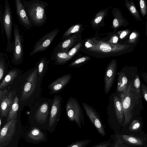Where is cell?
Listing matches in <instances>:
<instances>
[{
	"mask_svg": "<svg viewBox=\"0 0 147 147\" xmlns=\"http://www.w3.org/2000/svg\"><path fill=\"white\" fill-rule=\"evenodd\" d=\"M96 37L93 47L90 49L83 52L89 56L94 57L104 58L117 56L130 46L122 44L115 45H109L100 40L99 36Z\"/></svg>",
	"mask_w": 147,
	"mask_h": 147,
	"instance_id": "1",
	"label": "cell"
},
{
	"mask_svg": "<svg viewBox=\"0 0 147 147\" xmlns=\"http://www.w3.org/2000/svg\"><path fill=\"white\" fill-rule=\"evenodd\" d=\"M22 2L32 25L38 27L42 26L47 19L45 9L48 4L40 0H24Z\"/></svg>",
	"mask_w": 147,
	"mask_h": 147,
	"instance_id": "2",
	"label": "cell"
},
{
	"mask_svg": "<svg viewBox=\"0 0 147 147\" xmlns=\"http://www.w3.org/2000/svg\"><path fill=\"white\" fill-rule=\"evenodd\" d=\"M121 100L123 110L124 121L123 126L129 123L133 116V111L138 102L134 88L130 82L125 91L120 94Z\"/></svg>",
	"mask_w": 147,
	"mask_h": 147,
	"instance_id": "3",
	"label": "cell"
},
{
	"mask_svg": "<svg viewBox=\"0 0 147 147\" xmlns=\"http://www.w3.org/2000/svg\"><path fill=\"white\" fill-rule=\"evenodd\" d=\"M67 115L68 119L75 122L80 128L84 124V117L83 111L78 100L74 97H70L66 105Z\"/></svg>",
	"mask_w": 147,
	"mask_h": 147,
	"instance_id": "4",
	"label": "cell"
},
{
	"mask_svg": "<svg viewBox=\"0 0 147 147\" xmlns=\"http://www.w3.org/2000/svg\"><path fill=\"white\" fill-rule=\"evenodd\" d=\"M3 23L7 41V50L11 53L13 51L14 45L11 41L13 20L12 12L9 3L7 0L5 1L3 13Z\"/></svg>",
	"mask_w": 147,
	"mask_h": 147,
	"instance_id": "5",
	"label": "cell"
},
{
	"mask_svg": "<svg viewBox=\"0 0 147 147\" xmlns=\"http://www.w3.org/2000/svg\"><path fill=\"white\" fill-rule=\"evenodd\" d=\"M59 31V29H54L41 37L36 42L30 55L32 56L38 52L46 50L50 45Z\"/></svg>",
	"mask_w": 147,
	"mask_h": 147,
	"instance_id": "6",
	"label": "cell"
},
{
	"mask_svg": "<svg viewBox=\"0 0 147 147\" xmlns=\"http://www.w3.org/2000/svg\"><path fill=\"white\" fill-rule=\"evenodd\" d=\"M82 105L86 114L98 132L102 136H105L106 134L105 127L98 112L85 102L82 103Z\"/></svg>",
	"mask_w": 147,
	"mask_h": 147,
	"instance_id": "7",
	"label": "cell"
},
{
	"mask_svg": "<svg viewBox=\"0 0 147 147\" xmlns=\"http://www.w3.org/2000/svg\"><path fill=\"white\" fill-rule=\"evenodd\" d=\"M14 47L13 51L12 60L15 64H18L22 60L23 51L22 45V36L20 33L19 28L15 23L13 27Z\"/></svg>",
	"mask_w": 147,
	"mask_h": 147,
	"instance_id": "8",
	"label": "cell"
},
{
	"mask_svg": "<svg viewBox=\"0 0 147 147\" xmlns=\"http://www.w3.org/2000/svg\"><path fill=\"white\" fill-rule=\"evenodd\" d=\"M17 115L7 122L1 131L0 144L1 147L8 144L11 140L15 134L17 122Z\"/></svg>",
	"mask_w": 147,
	"mask_h": 147,
	"instance_id": "9",
	"label": "cell"
},
{
	"mask_svg": "<svg viewBox=\"0 0 147 147\" xmlns=\"http://www.w3.org/2000/svg\"><path fill=\"white\" fill-rule=\"evenodd\" d=\"M117 68V62L115 59L112 60L107 67L104 78V92L106 95L109 93L113 84Z\"/></svg>",
	"mask_w": 147,
	"mask_h": 147,
	"instance_id": "10",
	"label": "cell"
},
{
	"mask_svg": "<svg viewBox=\"0 0 147 147\" xmlns=\"http://www.w3.org/2000/svg\"><path fill=\"white\" fill-rule=\"evenodd\" d=\"M38 73V69L36 68L26 78L22 93L21 100H27L34 92L37 83Z\"/></svg>",
	"mask_w": 147,
	"mask_h": 147,
	"instance_id": "11",
	"label": "cell"
},
{
	"mask_svg": "<svg viewBox=\"0 0 147 147\" xmlns=\"http://www.w3.org/2000/svg\"><path fill=\"white\" fill-rule=\"evenodd\" d=\"M16 12L20 24L27 30L31 29L32 24L25 10L22 2L20 0H15Z\"/></svg>",
	"mask_w": 147,
	"mask_h": 147,
	"instance_id": "12",
	"label": "cell"
},
{
	"mask_svg": "<svg viewBox=\"0 0 147 147\" xmlns=\"http://www.w3.org/2000/svg\"><path fill=\"white\" fill-rule=\"evenodd\" d=\"M82 40L81 34L76 33L63 40L57 46L61 50L69 51Z\"/></svg>",
	"mask_w": 147,
	"mask_h": 147,
	"instance_id": "13",
	"label": "cell"
},
{
	"mask_svg": "<svg viewBox=\"0 0 147 147\" xmlns=\"http://www.w3.org/2000/svg\"><path fill=\"white\" fill-rule=\"evenodd\" d=\"M109 8L110 7H108L99 11L92 19L90 24L94 30H99L101 28L105 25V18L108 15Z\"/></svg>",
	"mask_w": 147,
	"mask_h": 147,
	"instance_id": "14",
	"label": "cell"
},
{
	"mask_svg": "<svg viewBox=\"0 0 147 147\" xmlns=\"http://www.w3.org/2000/svg\"><path fill=\"white\" fill-rule=\"evenodd\" d=\"M72 75L67 74L60 77L52 82L49 88L53 93L58 92L63 89L70 81Z\"/></svg>",
	"mask_w": 147,
	"mask_h": 147,
	"instance_id": "15",
	"label": "cell"
},
{
	"mask_svg": "<svg viewBox=\"0 0 147 147\" xmlns=\"http://www.w3.org/2000/svg\"><path fill=\"white\" fill-rule=\"evenodd\" d=\"M112 15L114 18L113 20L111 28L113 30V32L122 26H126L129 24L124 18L121 11L116 7H114L112 11Z\"/></svg>",
	"mask_w": 147,
	"mask_h": 147,
	"instance_id": "16",
	"label": "cell"
},
{
	"mask_svg": "<svg viewBox=\"0 0 147 147\" xmlns=\"http://www.w3.org/2000/svg\"><path fill=\"white\" fill-rule=\"evenodd\" d=\"M16 93L15 90L9 91L7 95L0 101L1 117H6L8 115L10 107Z\"/></svg>",
	"mask_w": 147,
	"mask_h": 147,
	"instance_id": "17",
	"label": "cell"
},
{
	"mask_svg": "<svg viewBox=\"0 0 147 147\" xmlns=\"http://www.w3.org/2000/svg\"><path fill=\"white\" fill-rule=\"evenodd\" d=\"M62 100L60 96H56L54 97L49 121V126L50 127L55 123L59 113L61 110Z\"/></svg>",
	"mask_w": 147,
	"mask_h": 147,
	"instance_id": "18",
	"label": "cell"
},
{
	"mask_svg": "<svg viewBox=\"0 0 147 147\" xmlns=\"http://www.w3.org/2000/svg\"><path fill=\"white\" fill-rule=\"evenodd\" d=\"M69 51L61 50L56 46L55 48L51 59L55 61V63L56 65L65 64Z\"/></svg>",
	"mask_w": 147,
	"mask_h": 147,
	"instance_id": "19",
	"label": "cell"
},
{
	"mask_svg": "<svg viewBox=\"0 0 147 147\" xmlns=\"http://www.w3.org/2000/svg\"><path fill=\"white\" fill-rule=\"evenodd\" d=\"M49 111V106L47 102L41 105L36 111L35 118L39 123H44L47 119Z\"/></svg>",
	"mask_w": 147,
	"mask_h": 147,
	"instance_id": "20",
	"label": "cell"
},
{
	"mask_svg": "<svg viewBox=\"0 0 147 147\" xmlns=\"http://www.w3.org/2000/svg\"><path fill=\"white\" fill-rule=\"evenodd\" d=\"M113 102L116 117L119 123L121 124L123 122L124 114L121 100L115 95L113 97Z\"/></svg>",
	"mask_w": 147,
	"mask_h": 147,
	"instance_id": "21",
	"label": "cell"
},
{
	"mask_svg": "<svg viewBox=\"0 0 147 147\" xmlns=\"http://www.w3.org/2000/svg\"><path fill=\"white\" fill-rule=\"evenodd\" d=\"M128 79L126 76L122 71H121L118 75L117 79V90L121 94L124 93L128 86Z\"/></svg>",
	"mask_w": 147,
	"mask_h": 147,
	"instance_id": "22",
	"label": "cell"
},
{
	"mask_svg": "<svg viewBox=\"0 0 147 147\" xmlns=\"http://www.w3.org/2000/svg\"><path fill=\"white\" fill-rule=\"evenodd\" d=\"M85 28L81 23H77L71 26L64 32L62 39L64 40L74 34H81Z\"/></svg>",
	"mask_w": 147,
	"mask_h": 147,
	"instance_id": "23",
	"label": "cell"
},
{
	"mask_svg": "<svg viewBox=\"0 0 147 147\" xmlns=\"http://www.w3.org/2000/svg\"><path fill=\"white\" fill-rule=\"evenodd\" d=\"M18 74L17 69L10 71L5 76L0 84V89H4L11 83Z\"/></svg>",
	"mask_w": 147,
	"mask_h": 147,
	"instance_id": "24",
	"label": "cell"
},
{
	"mask_svg": "<svg viewBox=\"0 0 147 147\" xmlns=\"http://www.w3.org/2000/svg\"><path fill=\"white\" fill-rule=\"evenodd\" d=\"M107 35L105 37L100 38V40L102 41L109 45H115L119 44L118 42L119 40V37L116 32H109L104 34Z\"/></svg>",
	"mask_w": 147,
	"mask_h": 147,
	"instance_id": "25",
	"label": "cell"
},
{
	"mask_svg": "<svg viewBox=\"0 0 147 147\" xmlns=\"http://www.w3.org/2000/svg\"><path fill=\"white\" fill-rule=\"evenodd\" d=\"M19 108V99L17 96H15L10 107L7 119V122L10 120L15 116L17 115Z\"/></svg>",
	"mask_w": 147,
	"mask_h": 147,
	"instance_id": "26",
	"label": "cell"
},
{
	"mask_svg": "<svg viewBox=\"0 0 147 147\" xmlns=\"http://www.w3.org/2000/svg\"><path fill=\"white\" fill-rule=\"evenodd\" d=\"M125 5L128 10L136 19L138 21L141 20V17L134 2L132 0L129 1L125 0Z\"/></svg>",
	"mask_w": 147,
	"mask_h": 147,
	"instance_id": "27",
	"label": "cell"
},
{
	"mask_svg": "<svg viewBox=\"0 0 147 147\" xmlns=\"http://www.w3.org/2000/svg\"><path fill=\"white\" fill-rule=\"evenodd\" d=\"M91 59V57L89 55L78 56L69 64L68 66L75 67L81 66L87 62Z\"/></svg>",
	"mask_w": 147,
	"mask_h": 147,
	"instance_id": "28",
	"label": "cell"
},
{
	"mask_svg": "<svg viewBox=\"0 0 147 147\" xmlns=\"http://www.w3.org/2000/svg\"><path fill=\"white\" fill-rule=\"evenodd\" d=\"M96 39V36H94L82 40L81 51L84 52L91 49L94 44Z\"/></svg>",
	"mask_w": 147,
	"mask_h": 147,
	"instance_id": "29",
	"label": "cell"
},
{
	"mask_svg": "<svg viewBox=\"0 0 147 147\" xmlns=\"http://www.w3.org/2000/svg\"><path fill=\"white\" fill-rule=\"evenodd\" d=\"M27 136L31 140L35 141H40L43 139L44 135L39 129L34 127L28 133Z\"/></svg>",
	"mask_w": 147,
	"mask_h": 147,
	"instance_id": "30",
	"label": "cell"
},
{
	"mask_svg": "<svg viewBox=\"0 0 147 147\" xmlns=\"http://www.w3.org/2000/svg\"><path fill=\"white\" fill-rule=\"evenodd\" d=\"M82 41L77 44L69 51L66 63L72 59L80 51H81Z\"/></svg>",
	"mask_w": 147,
	"mask_h": 147,
	"instance_id": "31",
	"label": "cell"
},
{
	"mask_svg": "<svg viewBox=\"0 0 147 147\" xmlns=\"http://www.w3.org/2000/svg\"><path fill=\"white\" fill-rule=\"evenodd\" d=\"M49 61H48L45 57L42 58L38 62V69L39 75L41 76L44 72L47 69Z\"/></svg>",
	"mask_w": 147,
	"mask_h": 147,
	"instance_id": "32",
	"label": "cell"
},
{
	"mask_svg": "<svg viewBox=\"0 0 147 147\" xmlns=\"http://www.w3.org/2000/svg\"><path fill=\"white\" fill-rule=\"evenodd\" d=\"M91 141L90 139L80 140L71 143L66 147H86Z\"/></svg>",
	"mask_w": 147,
	"mask_h": 147,
	"instance_id": "33",
	"label": "cell"
},
{
	"mask_svg": "<svg viewBox=\"0 0 147 147\" xmlns=\"http://www.w3.org/2000/svg\"><path fill=\"white\" fill-rule=\"evenodd\" d=\"M134 89L137 99L138 100L140 96V82L138 75H136L134 81Z\"/></svg>",
	"mask_w": 147,
	"mask_h": 147,
	"instance_id": "34",
	"label": "cell"
},
{
	"mask_svg": "<svg viewBox=\"0 0 147 147\" xmlns=\"http://www.w3.org/2000/svg\"><path fill=\"white\" fill-rule=\"evenodd\" d=\"M121 136L124 140L130 143L137 145L142 144V142L140 140L135 137L126 135H123Z\"/></svg>",
	"mask_w": 147,
	"mask_h": 147,
	"instance_id": "35",
	"label": "cell"
},
{
	"mask_svg": "<svg viewBox=\"0 0 147 147\" xmlns=\"http://www.w3.org/2000/svg\"><path fill=\"white\" fill-rule=\"evenodd\" d=\"M5 63L3 57V54L0 53V81L4 75Z\"/></svg>",
	"mask_w": 147,
	"mask_h": 147,
	"instance_id": "36",
	"label": "cell"
},
{
	"mask_svg": "<svg viewBox=\"0 0 147 147\" xmlns=\"http://www.w3.org/2000/svg\"><path fill=\"white\" fill-rule=\"evenodd\" d=\"M140 6L141 14L143 17H144L147 12L146 5L145 1L144 0H140Z\"/></svg>",
	"mask_w": 147,
	"mask_h": 147,
	"instance_id": "37",
	"label": "cell"
},
{
	"mask_svg": "<svg viewBox=\"0 0 147 147\" xmlns=\"http://www.w3.org/2000/svg\"><path fill=\"white\" fill-rule=\"evenodd\" d=\"M139 36L138 33L136 32H133L130 34L128 43L130 44H132L135 43L136 41Z\"/></svg>",
	"mask_w": 147,
	"mask_h": 147,
	"instance_id": "38",
	"label": "cell"
},
{
	"mask_svg": "<svg viewBox=\"0 0 147 147\" xmlns=\"http://www.w3.org/2000/svg\"><path fill=\"white\" fill-rule=\"evenodd\" d=\"M129 32L128 30L126 29L118 31L116 33L119 37V40H122L127 35Z\"/></svg>",
	"mask_w": 147,
	"mask_h": 147,
	"instance_id": "39",
	"label": "cell"
},
{
	"mask_svg": "<svg viewBox=\"0 0 147 147\" xmlns=\"http://www.w3.org/2000/svg\"><path fill=\"white\" fill-rule=\"evenodd\" d=\"M111 144L110 140L99 143L91 147H109Z\"/></svg>",
	"mask_w": 147,
	"mask_h": 147,
	"instance_id": "40",
	"label": "cell"
},
{
	"mask_svg": "<svg viewBox=\"0 0 147 147\" xmlns=\"http://www.w3.org/2000/svg\"><path fill=\"white\" fill-rule=\"evenodd\" d=\"M140 124L139 121L137 120H134L133 121L131 124L130 127H131V129L133 130H135L138 129L140 126Z\"/></svg>",
	"mask_w": 147,
	"mask_h": 147,
	"instance_id": "41",
	"label": "cell"
},
{
	"mask_svg": "<svg viewBox=\"0 0 147 147\" xmlns=\"http://www.w3.org/2000/svg\"><path fill=\"white\" fill-rule=\"evenodd\" d=\"M0 21L1 27V33L2 34H3L4 31H5L3 23V15L2 14V13L1 8H0Z\"/></svg>",
	"mask_w": 147,
	"mask_h": 147,
	"instance_id": "42",
	"label": "cell"
},
{
	"mask_svg": "<svg viewBox=\"0 0 147 147\" xmlns=\"http://www.w3.org/2000/svg\"><path fill=\"white\" fill-rule=\"evenodd\" d=\"M141 88L144 98L147 102V87L144 84H142Z\"/></svg>",
	"mask_w": 147,
	"mask_h": 147,
	"instance_id": "43",
	"label": "cell"
},
{
	"mask_svg": "<svg viewBox=\"0 0 147 147\" xmlns=\"http://www.w3.org/2000/svg\"><path fill=\"white\" fill-rule=\"evenodd\" d=\"M9 91L7 90H0V101L3 99L9 93Z\"/></svg>",
	"mask_w": 147,
	"mask_h": 147,
	"instance_id": "44",
	"label": "cell"
},
{
	"mask_svg": "<svg viewBox=\"0 0 147 147\" xmlns=\"http://www.w3.org/2000/svg\"><path fill=\"white\" fill-rule=\"evenodd\" d=\"M120 142V141L117 140L115 143L111 144L109 147H121Z\"/></svg>",
	"mask_w": 147,
	"mask_h": 147,
	"instance_id": "45",
	"label": "cell"
},
{
	"mask_svg": "<svg viewBox=\"0 0 147 147\" xmlns=\"http://www.w3.org/2000/svg\"><path fill=\"white\" fill-rule=\"evenodd\" d=\"M142 75L144 80L147 84V73L145 72Z\"/></svg>",
	"mask_w": 147,
	"mask_h": 147,
	"instance_id": "46",
	"label": "cell"
}]
</instances>
